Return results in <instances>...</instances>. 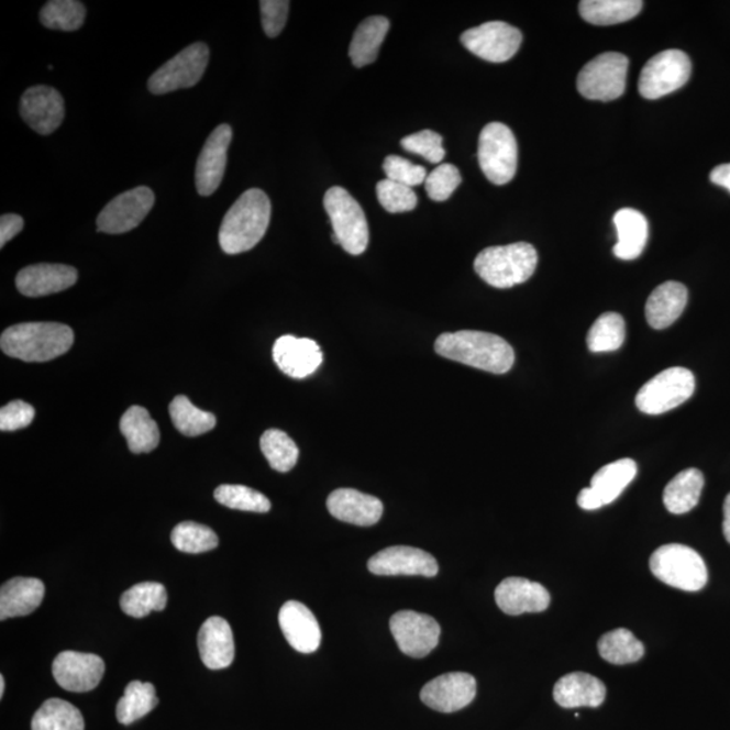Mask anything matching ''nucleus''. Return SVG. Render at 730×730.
Here are the masks:
<instances>
[{
  "label": "nucleus",
  "mask_w": 730,
  "mask_h": 730,
  "mask_svg": "<svg viewBox=\"0 0 730 730\" xmlns=\"http://www.w3.org/2000/svg\"><path fill=\"white\" fill-rule=\"evenodd\" d=\"M462 44L475 56L490 63L509 62L522 44V33L509 23L493 21L462 34Z\"/></svg>",
  "instance_id": "f8f14e48"
},
{
  "label": "nucleus",
  "mask_w": 730,
  "mask_h": 730,
  "mask_svg": "<svg viewBox=\"0 0 730 730\" xmlns=\"http://www.w3.org/2000/svg\"><path fill=\"white\" fill-rule=\"evenodd\" d=\"M628 67L622 53H602L582 68L576 87L583 98L610 102L626 92Z\"/></svg>",
  "instance_id": "1a4fd4ad"
},
{
  "label": "nucleus",
  "mask_w": 730,
  "mask_h": 730,
  "mask_svg": "<svg viewBox=\"0 0 730 730\" xmlns=\"http://www.w3.org/2000/svg\"><path fill=\"white\" fill-rule=\"evenodd\" d=\"M199 655L210 670L228 668L234 661V638L231 626L222 617H210L198 633Z\"/></svg>",
  "instance_id": "393cba45"
},
{
  "label": "nucleus",
  "mask_w": 730,
  "mask_h": 730,
  "mask_svg": "<svg viewBox=\"0 0 730 730\" xmlns=\"http://www.w3.org/2000/svg\"><path fill=\"white\" fill-rule=\"evenodd\" d=\"M209 58L208 45L196 43L187 46L151 76L150 91L155 96H164L198 85L208 68Z\"/></svg>",
  "instance_id": "9b49d317"
},
{
  "label": "nucleus",
  "mask_w": 730,
  "mask_h": 730,
  "mask_svg": "<svg viewBox=\"0 0 730 730\" xmlns=\"http://www.w3.org/2000/svg\"><path fill=\"white\" fill-rule=\"evenodd\" d=\"M261 446L270 467L278 473H288L296 467L299 450L287 433L279 429H269L262 435Z\"/></svg>",
  "instance_id": "79ce46f5"
},
{
  "label": "nucleus",
  "mask_w": 730,
  "mask_h": 730,
  "mask_svg": "<svg viewBox=\"0 0 730 730\" xmlns=\"http://www.w3.org/2000/svg\"><path fill=\"white\" fill-rule=\"evenodd\" d=\"M169 414L175 428L188 438H197V435L213 431L217 423L214 414L198 409L185 396L175 397L169 405Z\"/></svg>",
  "instance_id": "58836bf2"
},
{
  "label": "nucleus",
  "mask_w": 730,
  "mask_h": 730,
  "mask_svg": "<svg viewBox=\"0 0 730 730\" xmlns=\"http://www.w3.org/2000/svg\"><path fill=\"white\" fill-rule=\"evenodd\" d=\"M121 432L125 435L129 450L135 455L150 453L161 444V431L150 411L141 406H132L121 418Z\"/></svg>",
  "instance_id": "2f4dec72"
},
{
  "label": "nucleus",
  "mask_w": 730,
  "mask_h": 730,
  "mask_svg": "<svg viewBox=\"0 0 730 730\" xmlns=\"http://www.w3.org/2000/svg\"><path fill=\"white\" fill-rule=\"evenodd\" d=\"M328 510L338 520L357 527H373L383 515L381 500L353 488H339L328 498Z\"/></svg>",
  "instance_id": "b1692460"
},
{
  "label": "nucleus",
  "mask_w": 730,
  "mask_h": 730,
  "mask_svg": "<svg viewBox=\"0 0 730 730\" xmlns=\"http://www.w3.org/2000/svg\"><path fill=\"white\" fill-rule=\"evenodd\" d=\"M638 475V464L632 458H621L605 465L591 479V490L600 505L615 502Z\"/></svg>",
  "instance_id": "473e14b6"
},
{
  "label": "nucleus",
  "mask_w": 730,
  "mask_h": 730,
  "mask_svg": "<svg viewBox=\"0 0 730 730\" xmlns=\"http://www.w3.org/2000/svg\"><path fill=\"white\" fill-rule=\"evenodd\" d=\"M704 486V474L699 469L682 471L665 486L663 494L665 509L676 516L688 513L698 505Z\"/></svg>",
  "instance_id": "c756f323"
},
{
  "label": "nucleus",
  "mask_w": 730,
  "mask_h": 730,
  "mask_svg": "<svg viewBox=\"0 0 730 730\" xmlns=\"http://www.w3.org/2000/svg\"><path fill=\"white\" fill-rule=\"evenodd\" d=\"M176 550L185 553H203L215 550L220 540L209 527L197 522H181L170 533Z\"/></svg>",
  "instance_id": "37998d69"
},
{
  "label": "nucleus",
  "mask_w": 730,
  "mask_h": 730,
  "mask_svg": "<svg viewBox=\"0 0 730 730\" xmlns=\"http://www.w3.org/2000/svg\"><path fill=\"white\" fill-rule=\"evenodd\" d=\"M478 161L483 174L497 186L513 180L518 166V145L511 129L500 122L488 123L480 133Z\"/></svg>",
  "instance_id": "0eeeda50"
},
{
  "label": "nucleus",
  "mask_w": 730,
  "mask_h": 730,
  "mask_svg": "<svg viewBox=\"0 0 730 730\" xmlns=\"http://www.w3.org/2000/svg\"><path fill=\"white\" fill-rule=\"evenodd\" d=\"M23 225H25V221L21 215L3 214L0 218V248H4L9 241L16 237L22 232Z\"/></svg>",
  "instance_id": "603ef678"
},
{
  "label": "nucleus",
  "mask_w": 730,
  "mask_h": 730,
  "mask_svg": "<svg viewBox=\"0 0 730 730\" xmlns=\"http://www.w3.org/2000/svg\"><path fill=\"white\" fill-rule=\"evenodd\" d=\"M4 687H5L4 676L0 675V697L4 696Z\"/></svg>",
  "instance_id": "4d7b16f0"
},
{
  "label": "nucleus",
  "mask_w": 730,
  "mask_h": 730,
  "mask_svg": "<svg viewBox=\"0 0 730 730\" xmlns=\"http://www.w3.org/2000/svg\"><path fill=\"white\" fill-rule=\"evenodd\" d=\"M688 291L678 281H665L653 290L645 305V317L656 331L673 325L686 309Z\"/></svg>",
  "instance_id": "bb28decb"
},
{
  "label": "nucleus",
  "mask_w": 730,
  "mask_h": 730,
  "mask_svg": "<svg viewBox=\"0 0 730 730\" xmlns=\"http://www.w3.org/2000/svg\"><path fill=\"white\" fill-rule=\"evenodd\" d=\"M78 276V270L66 264H34L18 273L15 285L22 296L40 298L68 290Z\"/></svg>",
  "instance_id": "aec40b11"
},
{
  "label": "nucleus",
  "mask_w": 730,
  "mask_h": 730,
  "mask_svg": "<svg viewBox=\"0 0 730 730\" xmlns=\"http://www.w3.org/2000/svg\"><path fill=\"white\" fill-rule=\"evenodd\" d=\"M553 698L564 709L598 708L605 703L606 687L596 676L573 673L557 681Z\"/></svg>",
  "instance_id": "a878e982"
},
{
  "label": "nucleus",
  "mask_w": 730,
  "mask_h": 730,
  "mask_svg": "<svg viewBox=\"0 0 730 730\" xmlns=\"http://www.w3.org/2000/svg\"><path fill=\"white\" fill-rule=\"evenodd\" d=\"M476 697V681L467 673H450L427 683L421 700L440 714H455L467 708Z\"/></svg>",
  "instance_id": "a211bd4d"
},
{
  "label": "nucleus",
  "mask_w": 730,
  "mask_h": 730,
  "mask_svg": "<svg viewBox=\"0 0 730 730\" xmlns=\"http://www.w3.org/2000/svg\"><path fill=\"white\" fill-rule=\"evenodd\" d=\"M539 255L534 246L516 243L490 246L475 258L474 268L483 280L496 288H511L532 278Z\"/></svg>",
  "instance_id": "20e7f679"
},
{
  "label": "nucleus",
  "mask_w": 730,
  "mask_h": 730,
  "mask_svg": "<svg viewBox=\"0 0 730 730\" xmlns=\"http://www.w3.org/2000/svg\"><path fill=\"white\" fill-rule=\"evenodd\" d=\"M217 502L229 509L267 513L270 510L269 499L253 488L241 485H222L214 491Z\"/></svg>",
  "instance_id": "c03bdc74"
},
{
  "label": "nucleus",
  "mask_w": 730,
  "mask_h": 730,
  "mask_svg": "<svg viewBox=\"0 0 730 730\" xmlns=\"http://www.w3.org/2000/svg\"><path fill=\"white\" fill-rule=\"evenodd\" d=\"M57 685L64 690L87 693L93 690L104 675V662L93 653L62 652L52 664Z\"/></svg>",
  "instance_id": "2eb2a0df"
},
{
  "label": "nucleus",
  "mask_w": 730,
  "mask_h": 730,
  "mask_svg": "<svg viewBox=\"0 0 730 730\" xmlns=\"http://www.w3.org/2000/svg\"><path fill=\"white\" fill-rule=\"evenodd\" d=\"M692 60L685 52L667 49L648 60L641 70V97L655 100L685 86L692 76Z\"/></svg>",
  "instance_id": "9d476101"
},
{
  "label": "nucleus",
  "mask_w": 730,
  "mask_h": 730,
  "mask_svg": "<svg viewBox=\"0 0 730 730\" xmlns=\"http://www.w3.org/2000/svg\"><path fill=\"white\" fill-rule=\"evenodd\" d=\"M434 350L450 361L498 375L509 373L516 361L515 350L508 341L478 331L441 334L435 340Z\"/></svg>",
  "instance_id": "f257e3e1"
},
{
  "label": "nucleus",
  "mask_w": 730,
  "mask_h": 730,
  "mask_svg": "<svg viewBox=\"0 0 730 730\" xmlns=\"http://www.w3.org/2000/svg\"><path fill=\"white\" fill-rule=\"evenodd\" d=\"M379 203L388 213H406L417 208L418 198L413 188L399 185L392 180H381L376 186Z\"/></svg>",
  "instance_id": "a18cd8bd"
},
{
  "label": "nucleus",
  "mask_w": 730,
  "mask_h": 730,
  "mask_svg": "<svg viewBox=\"0 0 730 730\" xmlns=\"http://www.w3.org/2000/svg\"><path fill=\"white\" fill-rule=\"evenodd\" d=\"M44 583L35 578H14L0 588V620L25 617L43 604Z\"/></svg>",
  "instance_id": "cd10ccee"
},
{
  "label": "nucleus",
  "mask_w": 730,
  "mask_h": 730,
  "mask_svg": "<svg viewBox=\"0 0 730 730\" xmlns=\"http://www.w3.org/2000/svg\"><path fill=\"white\" fill-rule=\"evenodd\" d=\"M74 331L57 322H27L5 329L0 346L5 355L27 363L60 357L74 345Z\"/></svg>",
  "instance_id": "7ed1b4c3"
},
{
  "label": "nucleus",
  "mask_w": 730,
  "mask_h": 730,
  "mask_svg": "<svg viewBox=\"0 0 730 730\" xmlns=\"http://www.w3.org/2000/svg\"><path fill=\"white\" fill-rule=\"evenodd\" d=\"M270 221V200L261 188L245 191L225 217L220 229L221 250L226 255L248 252L261 243Z\"/></svg>",
  "instance_id": "f03ea898"
},
{
  "label": "nucleus",
  "mask_w": 730,
  "mask_h": 730,
  "mask_svg": "<svg viewBox=\"0 0 730 730\" xmlns=\"http://www.w3.org/2000/svg\"><path fill=\"white\" fill-rule=\"evenodd\" d=\"M388 29H390V21L380 15L369 16L358 25L350 46L353 66L363 68L376 62Z\"/></svg>",
  "instance_id": "7c9ffc66"
},
{
  "label": "nucleus",
  "mask_w": 730,
  "mask_h": 730,
  "mask_svg": "<svg viewBox=\"0 0 730 730\" xmlns=\"http://www.w3.org/2000/svg\"><path fill=\"white\" fill-rule=\"evenodd\" d=\"M327 213L331 218L334 244L343 246L350 255L358 256L367 251L369 231L362 206L343 187H332L323 198Z\"/></svg>",
  "instance_id": "39448f33"
},
{
  "label": "nucleus",
  "mask_w": 730,
  "mask_h": 730,
  "mask_svg": "<svg viewBox=\"0 0 730 730\" xmlns=\"http://www.w3.org/2000/svg\"><path fill=\"white\" fill-rule=\"evenodd\" d=\"M617 244L613 252L621 261H634L645 250L650 225L644 214L634 209L618 210L615 215Z\"/></svg>",
  "instance_id": "c85d7f7f"
},
{
  "label": "nucleus",
  "mask_w": 730,
  "mask_h": 730,
  "mask_svg": "<svg viewBox=\"0 0 730 730\" xmlns=\"http://www.w3.org/2000/svg\"><path fill=\"white\" fill-rule=\"evenodd\" d=\"M650 567L659 580L679 590L696 593L708 583V568L693 548L668 544L657 548L651 556Z\"/></svg>",
  "instance_id": "423d86ee"
},
{
  "label": "nucleus",
  "mask_w": 730,
  "mask_h": 730,
  "mask_svg": "<svg viewBox=\"0 0 730 730\" xmlns=\"http://www.w3.org/2000/svg\"><path fill=\"white\" fill-rule=\"evenodd\" d=\"M232 139V128L228 123H222L206 141L196 169V185L199 196H213L218 187L221 186L223 175H225L228 150Z\"/></svg>",
  "instance_id": "6ab92c4d"
},
{
  "label": "nucleus",
  "mask_w": 730,
  "mask_h": 730,
  "mask_svg": "<svg viewBox=\"0 0 730 730\" xmlns=\"http://www.w3.org/2000/svg\"><path fill=\"white\" fill-rule=\"evenodd\" d=\"M32 730H85V718L67 700L52 698L35 711Z\"/></svg>",
  "instance_id": "e433bc0d"
},
{
  "label": "nucleus",
  "mask_w": 730,
  "mask_h": 730,
  "mask_svg": "<svg viewBox=\"0 0 730 730\" xmlns=\"http://www.w3.org/2000/svg\"><path fill=\"white\" fill-rule=\"evenodd\" d=\"M383 170H385L388 180L410 188L422 185L428 178L425 168L417 166V164L400 156L386 157L385 163H383Z\"/></svg>",
  "instance_id": "09e8293b"
},
{
  "label": "nucleus",
  "mask_w": 730,
  "mask_h": 730,
  "mask_svg": "<svg viewBox=\"0 0 730 730\" xmlns=\"http://www.w3.org/2000/svg\"><path fill=\"white\" fill-rule=\"evenodd\" d=\"M167 602V588L162 583L143 582L122 594L121 609L128 616L143 618L166 609Z\"/></svg>",
  "instance_id": "c9c22d12"
},
{
  "label": "nucleus",
  "mask_w": 730,
  "mask_h": 730,
  "mask_svg": "<svg viewBox=\"0 0 730 730\" xmlns=\"http://www.w3.org/2000/svg\"><path fill=\"white\" fill-rule=\"evenodd\" d=\"M710 180L717 186L727 188L730 192V163L722 164V166H718L711 170Z\"/></svg>",
  "instance_id": "5fc2aeb1"
},
{
  "label": "nucleus",
  "mask_w": 730,
  "mask_h": 730,
  "mask_svg": "<svg viewBox=\"0 0 730 730\" xmlns=\"http://www.w3.org/2000/svg\"><path fill=\"white\" fill-rule=\"evenodd\" d=\"M390 629L399 650L410 657H425L439 645L441 628L431 616L398 611L391 617Z\"/></svg>",
  "instance_id": "4468645a"
},
{
  "label": "nucleus",
  "mask_w": 730,
  "mask_h": 730,
  "mask_svg": "<svg viewBox=\"0 0 730 730\" xmlns=\"http://www.w3.org/2000/svg\"><path fill=\"white\" fill-rule=\"evenodd\" d=\"M261 10L264 33L270 38L278 37L286 26L290 2H286V0H262Z\"/></svg>",
  "instance_id": "3c124183"
},
{
  "label": "nucleus",
  "mask_w": 730,
  "mask_h": 730,
  "mask_svg": "<svg viewBox=\"0 0 730 730\" xmlns=\"http://www.w3.org/2000/svg\"><path fill=\"white\" fill-rule=\"evenodd\" d=\"M498 608L509 616L541 613L550 608L551 594L540 583L523 578H508L496 590Z\"/></svg>",
  "instance_id": "4be33fe9"
},
{
  "label": "nucleus",
  "mask_w": 730,
  "mask_h": 730,
  "mask_svg": "<svg viewBox=\"0 0 730 730\" xmlns=\"http://www.w3.org/2000/svg\"><path fill=\"white\" fill-rule=\"evenodd\" d=\"M368 569L379 576H427L439 574L438 561L420 548L390 546L369 558Z\"/></svg>",
  "instance_id": "dca6fc26"
},
{
  "label": "nucleus",
  "mask_w": 730,
  "mask_h": 730,
  "mask_svg": "<svg viewBox=\"0 0 730 730\" xmlns=\"http://www.w3.org/2000/svg\"><path fill=\"white\" fill-rule=\"evenodd\" d=\"M627 338L622 316L609 311L598 318L587 334V346L594 353L615 352L621 349Z\"/></svg>",
  "instance_id": "ea45409f"
},
{
  "label": "nucleus",
  "mask_w": 730,
  "mask_h": 730,
  "mask_svg": "<svg viewBox=\"0 0 730 730\" xmlns=\"http://www.w3.org/2000/svg\"><path fill=\"white\" fill-rule=\"evenodd\" d=\"M578 505L583 510H598L602 508L591 487L583 488L578 496Z\"/></svg>",
  "instance_id": "864d4df0"
},
{
  "label": "nucleus",
  "mask_w": 730,
  "mask_h": 730,
  "mask_svg": "<svg viewBox=\"0 0 730 730\" xmlns=\"http://www.w3.org/2000/svg\"><path fill=\"white\" fill-rule=\"evenodd\" d=\"M400 145L406 152L425 158L429 163L440 164L444 161L443 137L433 131H422L405 137Z\"/></svg>",
  "instance_id": "de8ad7c7"
},
{
  "label": "nucleus",
  "mask_w": 730,
  "mask_h": 730,
  "mask_svg": "<svg viewBox=\"0 0 730 730\" xmlns=\"http://www.w3.org/2000/svg\"><path fill=\"white\" fill-rule=\"evenodd\" d=\"M643 5L641 0H583L579 13L591 25L611 26L633 20Z\"/></svg>",
  "instance_id": "72a5a7b5"
},
{
  "label": "nucleus",
  "mask_w": 730,
  "mask_h": 730,
  "mask_svg": "<svg viewBox=\"0 0 730 730\" xmlns=\"http://www.w3.org/2000/svg\"><path fill=\"white\" fill-rule=\"evenodd\" d=\"M21 117L34 132L48 135L60 128L66 106L62 93L49 86L27 88L21 98Z\"/></svg>",
  "instance_id": "f3484780"
},
{
  "label": "nucleus",
  "mask_w": 730,
  "mask_h": 730,
  "mask_svg": "<svg viewBox=\"0 0 730 730\" xmlns=\"http://www.w3.org/2000/svg\"><path fill=\"white\" fill-rule=\"evenodd\" d=\"M155 204V193L150 187H135L110 200L100 211L98 232L123 234L133 231L143 222Z\"/></svg>",
  "instance_id": "ddd939ff"
},
{
  "label": "nucleus",
  "mask_w": 730,
  "mask_h": 730,
  "mask_svg": "<svg viewBox=\"0 0 730 730\" xmlns=\"http://www.w3.org/2000/svg\"><path fill=\"white\" fill-rule=\"evenodd\" d=\"M85 20V4L76 0H51L40 13L41 23L51 31L76 32Z\"/></svg>",
  "instance_id": "a19ab883"
},
{
  "label": "nucleus",
  "mask_w": 730,
  "mask_h": 730,
  "mask_svg": "<svg viewBox=\"0 0 730 730\" xmlns=\"http://www.w3.org/2000/svg\"><path fill=\"white\" fill-rule=\"evenodd\" d=\"M35 410L23 400H13L0 410V431L15 432L27 428L34 420Z\"/></svg>",
  "instance_id": "8fccbe9b"
},
{
  "label": "nucleus",
  "mask_w": 730,
  "mask_h": 730,
  "mask_svg": "<svg viewBox=\"0 0 730 730\" xmlns=\"http://www.w3.org/2000/svg\"><path fill=\"white\" fill-rule=\"evenodd\" d=\"M598 651L606 662L623 665L639 662L644 656L645 648L631 631L620 628L599 639Z\"/></svg>",
  "instance_id": "4c0bfd02"
},
{
  "label": "nucleus",
  "mask_w": 730,
  "mask_h": 730,
  "mask_svg": "<svg viewBox=\"0 0 730 730\" xmlns=\"http://www.w3.org/2000/svg\"><path fill=\"white\" fill-rule=\"evenodd\" d=\"M157 705L158 698L155 686L152 683L133 681L126 686L123 697L118 700L117 720L123 726H131V723L148 716Z\"/></svg>",
  "instance_id": "f704fd0d"
},
{
  "label": "nucleus",
  "mask_w": 730,
  "mask_h": 730,
  "mask_svg": "<svg viewBox=\"0 0 730 730\" xmlns=\"http://www.w3.org/2000/svg\"><path fill=\"white\" fill-rule=\"evenodd\" d=\"M279 626L288 644L300 653L320 648L322 632L313 611L298 600H288L279 611Z\"/></svg>",
  "instance_id": "412c9836"
},
{
  "label": "nucleus",
  "mask_w": 730,
  "mask_h": 730,
  "mask_svg": "<svg viewBox=\"0 0 730 730\" xmlns=\"http://www.w3.org/2000/svg\"><path fill=\"white\" fill-rule=\"evenodd\" d=\"M462 185V175L452 164H440L428 175L425 190L434 202H445L456 188Z\"/></svg>",
  "instance_id": "49530a36"
},
{
  "label": "nucleus",
  "mask_w": 730,
  "mask_h": 730,
  "mask_svg": "<svg viewBox=\"0 0 730 730\" xmlns=\"http://www.w3.org/2000/svg\"><path fill=\"white\" fill-rule=\"evenodd\" d=\"M696 391V378L692 370L673 367L653 376L635 396L641 413L659 416L678 408Z\"/></svg>",
  "instance_id": "6e6552de"
},
{
  "label": "nucleus",
  "mask_w": 730,
  "mask_h": 730,
  "mask_svg": "<svg viewBox=\"0 0 730 730\" xmlns=\"http://www.w3.org/2000/svg\"><path fill=\"white\" fill-rule=\"evenodd\" d=\"M722 531L723 535H726L728 543L730 544V494H728L726 502H723Z\"/></svg>",
  "instance_id": "6e6d98bb"
},
{
  "label": "nucleus",
  "mask_w": 730,
  "mask_h": 730,
  "mask_svg": "<svg viewBox=\"0 0 730 730\" xmlns=\"http://www.w3.org/2000/svg\"><path fill=\"white\" fill-rule=\"evenodd\" d=\"M274 361L281 373L294 379L313 375L322 364V351L316 341L283 335L274 345Z\"/></svg>",
  "instance_id": "5701e85b"
}]
</instances>
